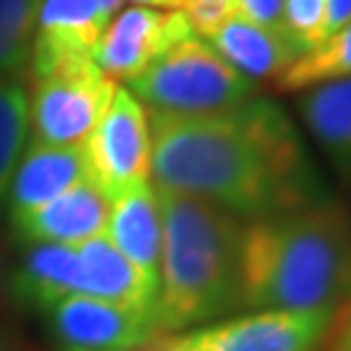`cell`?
Here are the masks:
<instances>
[{
  "label": "cell",
  "instance_id": "obj_13",
  "mask_svg": "<svg viewBox=\"0 0 351 351\" xmlns=\"http://www.w3.org/2000/svg\"><path fill=\"white\" fill-rule=\"evenodd\" d=\"M107 239L136 265L141 276L159 287L162 265V211L154 182H143L117 195L110 208Z\"/></svg>",
  "mask_w": 351,
  "mask_h": 351
},
{
  "label": "cell",
  "instance_id": "obj_10",
  "mask_svg": "<svg viewBox=\"0 0 351 351\" xmlns=\"http://www.w3.org/2000/svg\"><path fill=\"white\" fill-rule=\"evenodd\" d=\"M112 201L91 180L78 182L55 201L34 211L13 216V234L24 245L50 242V245H81L107 232Z\"/></svg>",
  "mask_w": 351,
  "mask_h": 351
},
{
  "label": "cell",
  "instance_id": "obj_19",
  "mask_svg": "<svg viewBox=\"0 0 351 351\" xmlns=\"http://www.w3.org/2000/svg\"><path fill=\"white\" fill-rule=\"evenodd\" d=\"M42 0H0V75L16 78L29 68Z\"/></svg>",
  "mask_w": 351,
  "mask_h": 351
},
{
  "label": "cell",
  "instance_id": "obj_22",
  "mask_svg": "<svg viewBox=\"0 0 351 351\" xmlns=\"http://www.w3.org/2000/svg\"><path fill=\"white\" fill-rule=\"evenodd\" d=\"M180 13L188 19L195 37L208 39L232 16H237V8H234V0H182Z\"/></svg>",
  "mask_w": 351,
  "mask_h": 351
},
{
  "label": "cell",
  "instance_id": "obj_8",
  "mask_svg": "<svg viewBox=\"0 0 351 351\" xmlns=\"http://www.w3.org/2000/svg\"><path fill=\"white\" fill-rule=\"evenodd\" d=\"M47 315L60 351H128L162 336L154 315L81 294L65 297Z\"/></svg>",
  "mask_w": 351,
  "mask_h": 351
},
{
  "label": "cell",
  "instance_id": "obj_3",
  "mask_svg": "<svg viewBox=\"0 0 351 351\" xmlns=\"http://www.w3.org/2000/svg\"><path fill=\"white\" fill-rule=\"evenodd\" d=\"M162 265L156 326L162 336L239 310L242 221L208 201L156 188Z\"/></svg>",
  "mask_w": 351,
  "mask_h": 351
},
{
  "label": "cell",
  "instance_id": "obj_29",
  "mask_svg": "<svg viewBox=\"0 0 351 351\" xmlns=\"http://www.w3.org/2000/svg\"><path fill=\"white\" fill-rule=\"evenodd\" d=\"M128 351H162V349H154V346H141V349H128Z\"/></svg>",
  "mask_w": 351,
  "mask_h": 351
},
{
  "label": "cell",
  "instance_id": "obj_27",
  "mask_svg": "<svg viewBox=\"0 0 351 351\" xmlns=\"http://www.w3.org/2000/svg\"><path fill=\"white\" fill-rule=\"evenodd\" d=\"M136 5L143 8H156V11H180L182 0H133Z\"/></svg>",
  "mask_w": 351,
  "mask_h": 351
},
{
  "label": "cell",
  "instance_id": "obj_4",
  "mask_svg": "<svg viewBox=\"0 0 351 351\" xmlns=\"http://www.w3.org/2000/svg\"><path fill=\"white\" fill-rule=\"evenodd\" d=\"M29 123L45 146H78L114 97V81L91 55H32Z\"/></svg>",
  "mask_w": 351,
  "mask_h": 351
},
{
  "label": "cell",
  "instance_id": "obj_6",
  "mask_svg": "<svg viewBox=\"0 0 351 351\" xmlns=\"http://www.w3.org/2000/svg\"><path fill=\"white\" fill-rule=\"evenodd\" d=\"M86 175L114 201L125 190L151 180L149 114L128 88H117L107 112L81 143Z\"/></svg>",
  "mask_w": 351,
  "mask_h": 351
},
{
  "label": "cell",
  "instance_id": "obj_11",
  "mask_svg": "<svg viewBox=\"0 0 351 351\" xmlns=\"http://www.w3.org/2000/svg\"><path fill=\"white\" fill-rule=\"evenodd\" d=\"M75 294L114 302L156 317L159 287L141 276L107 234L75 245Z\"/></svg>",
  "mask_w": 351,
  "mask_h": 351
},
{
  "label": "cell",
  "instance_id": "obj_17",
  "mask_svg": "<svg viewBox=\"0 0 351 351\" xmlns=\"http://www.w3.org/2000/svg\"><path fill=\"white\" fill-rule=\"evenodd\" d=\"M300 112L320 149L351 175V78L307 88Z\"/></svg>",
  "mask_w": 351,
  "mask_h": 351
},
{
  "label": "cell",
  "instance_id": "obj_12",
  "mask_svg": "<svg viewBox=\"0 0 351 351\" xmlns=\"http://www.w3.org/2000/svg\"><path fill=\"white\" fill-rule=\"evenodd\" d=\"M88 180L84 151L78 146H45L32 143L19 159L5 190L8 219L21 216L55 201L78 182Z\"/></svg>",
  "mask_w": 351,
  "mask_h": 351
},
{
  "label": "cell",
  "instance_id": "obj_24",
  "mask_svg": "<svg viewBox=\"0 0 351 351\" xmlns=\"http://www.w3.org/2000/svg\"><path fill=\"white\" fill-rule=\"evenodd\" d=\"M320 351H351V297H346L330 315Z\"/></svg>",
  "mask_w": 351,
  "mask_h": 351
},
{
  "label": "cell",
  "instance_id": "obj_9",
  "mask_svg": "<svg viewBox=\"0 0 351 351\" xmlns=\"http://www.w3.org/2000/svg\"><path fill=\"white\" fill-rule=\"evenodd\" d=\"M190 34L193 29L180 11L133 5L107 24L91 58L112 81H133Z\"/></svg>",
  "mask_w": 351,
  "mask_h": 351
},
{
  "label": "cell",
  "instance_id": "obj_25",
  "mask_svg": "<svg viewBox=\"0 0 351 351\" xmlns=\"http://www.w3.org/2000/svg\"><path fill=\"white\" fill-rule=\"evenodd\" d=\"M351 21V0H326V37Z\"/></svg>",
  "mask_w": 351,
  "mask_h": 351
},
{
  "label": "cell",
  "instance_id": "obj_16",
  "mask_svg": "<svg viewBox=\"0 0 351 351\" xmlns=\"http://www.w3.org/2000/svg\"><path fill=\"white\" fill-rule=\"evenodd\" d=\"M75 247L73 245H29L11 276V294L32 310H52L58 302L75 294Z\"/></svg>",
  "mask_w": 351,
  "mask_h": 351
},
{
  "label": "cell",
  "instance_id": "obj_5",
  "mask_svg": "<svg viewBox=\"0 0 351 351\" xmlns=\"http://www.w3.org/2000/svg\"><path fill=\"white\" fill-rule=\"evenodd\" d=\"M130 88L154 112L206 114L250 99L255 84L226 63L206 39L190 34L133 78Z\"/></svg>",
  "mask_w": 351,
  "mask_h": 351
},
{
  "label": "cell",
  "instance_id": "obj_20",
  "mask_svg": "<svg viewBox=\"0 0 351 351\" xmlns=\"http://www.w3.org/2000/svg\"><path fill=\"white\" fill-rule=\"evenodd\" d=\"M29 128V94L16 78L0 75V198L21 159Z\"/></svg>",
  "mask_w": 351,
  "mask_h": 351
},
{
  "label": "cell",
  "instance_id": "obj_30",
  "mask_svg": "<svg viewBox=\"0 0 351 351\" xmlns=\"http://www.w3.org/2000/svg\"><path fill=\"white\" fill-rule=\"evenodd\" d=\"M0 265H3V255H0Z\"/></svg>",
  "mask_w": 351,
  "mask_h": 351
},
{
  "label": "cell",
  "instance_id": "obj_15",
  "mask_svg": "<svg viewBox=\"0 0 351 351\" xmlns=\"http://www.w3.org/2000/svg\"><path fill=\"white\" fill-rule=\"evenodd\" d=\"M110 21L101 0H42L32 55H91Z\"/></svg>",
  "mask_w": 351,
  "mask_h": 351
},
{
  "label": "cell",
  "instance_id": "obj_23",
  "mask_svg": "<svg viewBox=\"0 0 351 351\" xmlns=\"http://www.w3.org/2000/svg\"><path fill=\"white\" fill-rule=\"evenodd\" d=\"M237 16L247 19L252 24L274 29V32H284V0H234Z\"/></svg>",
  "mask_w": 351,
  "mask_h": 351
},
{
  "label": "cell",
  "instance_id": "obj_26",
  "mask_svg": "<svg viewBox=\"0 0 351 351\" xmlns=\"http://www.w3.org/2000/svg\"><path fill=\"white\" fill-rule=\"evenodd\" d=\"M0 351H34V346L13 328L0 326Z\"/></svg>",
  "mask_w": 351,
  "mask_h": 351
},
{
  "label": "cell",
  "instance_id": "obj_2",
  "mask_svg": "<svg viewBox=\"0 0 351 351\" xmlns=\"http://www.w3.org/2000/svg\"><path fill=\"white\" fill-rule=\"evenodd\" d=\"M351 297V221L333 201L252 219L239 239V307L333 313Z\"/></svg>",
  "mask_w": 351,
  "mask_h": 351
},
{
  "label": "cell",
  "instance_id": "obj_1",
  "mask_svg": "<svg viewBox=\"0 0 351 351\" xmlns=\"http://www.w3.org/2000/svg\"><path fill=\"white\" fill-rule=\"evenodd\" d=\"M154 188L208 201L237 219H263L317 198V172L289 114L271 99L221 112H151Z\"/></svg>",
  "mask_w": 351,
  "mask_h": 351
},
{
  "label": "cell",
  "instance_id": "obj_14",
  "mask_svg": "<svg viewBox=\"0 0 351 351\" xmlns=\"http://www.w3.org/2000/svg\"><path fill=\"white\" fill-rule=\"evenodd\" d=\"M206 42L232 68L247 75L252 84L255 81H278L289 71V65L302 55L287 34L252 24L242 16H232Z\"/></svg>",
  "mask_w": 351,
  "mask_h": 351
},
{
  "label": "cell",
  "instance_id": "obj_18",
  "mask_svg": "<svg viewBox=\"0 0 351 351\" xmlns=\"http://www.w3.org/2000/svg\"><path fill=\"white\" fill-rule=\"evenodd\" d=\"M351 78V21L317 47L300 55L276 84L281 91H304Z\"/></svg>",
  "mask_w": 351,
  "mask_h": 351
},
{
  "label": "cell",
  "instance_id": "obj_7",
  "mask_svg": "<svg viewBox=\"0 0 351 351\" xmlns=\"http://www.w3.org/2000/svg\"><path fill=\"white\" fill-rule=\"evenodd\" d=\"M333 313L258 310L221 323L159 336L162 351H317Z\"/></svg>",
  "mask_w": 351,
  "mask_h": 351
},
{
  "label": "cell",
  "instance_id": "obj_21",
  "mask_svg": "<svg viewBox=\"0 0 351 351\" xmlns=\"http://www.w3.org/2000/svg\"><path fill=\"white\" fill-rule=\"evenodd\" d=\"M284 32L304 55L326 39V0H284Z\"/></svg>",
  "mask_w": 351,
  "mask_h": 351
},
{
  "label": "cell",
  "instance_id": "obj_28",
  "mask_svg": "<svg viewBox=\"0 0 351 351\" xmlns=\"http://www.w3.org/2000/svg\"><path fill=\"white\" fill-rule=\"evenodd\" d=\"M101 5H104V8H107V11H110L114 16V11H117V8L123 5V0H101Z\"/></svg>",
  "mask_w": 351,
  "mask_h": 351
}]
</instances>
